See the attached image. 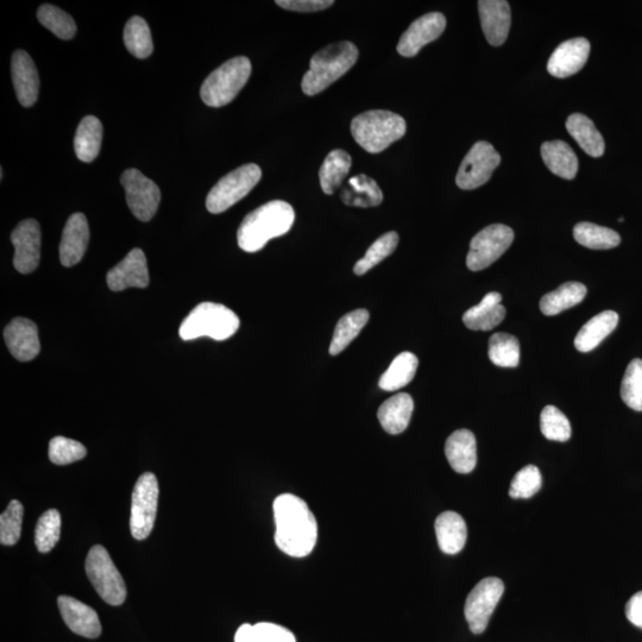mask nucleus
<instances>
[{
	"mask_svg": "<svg viewBox=\"0 0 642 642\" xmlns=\"http://www.w3.org/2000/svg\"><path fill=\"white\" fill-rule=\"evenodd\" d=\"M273 508L279 549L295 558L310 555L317 544L318 524L306 502L298 496L282 494Z\"/></svg>",
	"mask_w": 642,
	"mask_h": 642,
	"instance_id": "f257e3e1",
	"label": "nucleus"
},
{
	"mask_svg": "<svg viewBox=\"0 0 642 642\" xmlns=\"http://www.w3.org/2000/svg\"><path fill=\"white\" fill-rule=\"evenodd\" d=\"M294 220V209L286 201L274 200L258 207L239 226V248L245 253H257L272 239L288 234L293 228Z\"/></svg>",
	"mask_w": 642,
	"mask_h": 642,
	"instance_id": "f03ea898",
	"label": "nucleus"
},
{
	"mask_svg": "<svg viewBox=\"0 0 642 642\" xmlns=\"http://www.w3.org/2000/svg\"><path fill=\"white\" fill-rule=\"evenodd\" d=\"M358 49L349 41L330 44L313 55L310 71L302 78L301 88L306 96H316L336 83L356 64Z\"/></svg>",
	"mask_w": 642,
	"mask_h": 642,
	"instance_id": "7ed1b4c3",
	"label": "nucleus"
},
{
	"mask_svg": "<svg viewBox=\"0 0 642 642\" xmlns=\"http://www.w3.org/2000/svg\"><path fill=\"white\" fill-rule=\"evenodd\" d=\"M407 131L404 118L398 113L374 110L362 113L352 119L351 134L360 146L370 154H379Z\"/></svg>",
	"mask_w": 642,
	"mask_h": 642,
	"instance_id": "20e7f679",
	"label": "nucleus"
},
{
	"mask_svg": "<svg viewBox=\"0 0 642 642\" xmlns=\"http://www.w3.org/2000/svg\"><path fill=\"white\" fill-rule=\"evenodd\" d=\"M238 329L239 318L234 311L214 302H203L182 321L179 335L184 341L210 337L220 342L234 336Z\"/></svg>",
	"mask_w": 642,
	"mask_h": 642,
	"instance_id": "39448f33",
	"label": "nucleus"
},
{
	"mask_svg": "<svg viewBox=\"0 0 642 642\" xmlns=\"http://www.w3.org/2000/svg\"><path fill=\"white\" fill-rule=\"evenodd\" d=\"M251 75V62L245 56L226 61L213 71L201 86L200 96L210 107L228 105L247 85Z\"/></svg>",
	"mask_w": 642,
	"mask_h": 642,
	"instance_id": "423d86ee",
	"label": "nucleus"
},
{
	"mask_svg": "<svg viewBox=\"0 0 642 642\" xmlns=\"http://www.w3.org/2000/svg\"><path fill=\"white\" fill-rule=\"evenodd\" d=\"M85 569L100 599L113 607L124 603L128 595L127 585L104 546L92 547L86 558Z\"/></svg>",
	"mask_w": 642,
	"mask_h": 642,
	"instance_id": "0eeeda50",
	"label": "nucleus"
},
{
	"mask_svg": "<svg viewBox=\"0 0 642 642\" xmlns=\"http://www.w3.org/2000/svg\"><path fill=\"white\" fill-rule=\"evenodd\" d=\"M262 178L261 168L254 163L235 169L225 175L212 188L206 199V207L213 214L229 210L254 190Z\"/></svg>",
	"mask_w": 642,
	"mask_h": 642,
	"instance_id": "6e6552de",
	"label": "nucleus"
},
{
	"mask_svg": "<svg viewBox=\"0 0 642 642\" xmlns=\"http://www.w3.org/2000/svg\"><path fill=\"white\" fill-rule=\"evenodd\" d=\"M160 488L157 478L146 472L136 482L131 499L130 530L136 540L147 539L155 525Z\"/></svg>",
	"mask_w": 642,
	"mask_h": 642,
	"instance_id": "1a4fd4ad",
	"label": "nucleus"
},
{
	"mask_svg": "<svg viewBox=\"0 0 642 642\" xmlns=\"http://www.w3.org/2000/svg\"><path fill=\"white\" fill-rule=\"evenodd\" d=\"M514 241V231L507 225L493 224L472 238L467 257L471 272H480L492 266L506 253Z\"/></svg>",
	"mask_w": 642,
	"mask_h": 642,
	"instance_id": "9d476101",
	"label": "nucleus"
},
{
	"mask_svg": "<svg viewBox=\"0 0 642 642\" xmlns=\"http://www.w3.org/2000/svg\"><path fill=\"white\" fill-rule=\"evenodd\" d=\"M503 593L505 585L497 577L484 578L471 590L465 602L464 614L472 633L482 634L486 631Z\"/></svg>",
	"mask_w": 642,
	"mask_h": 642,
	"instance_id": "9b49d317",
	"label": "nucleus"
},
{
	"mask_svg": "<svg viewBox=\"0 0 642 642\" xmlns=\"http://www.w3.org/2000/svg\"><path fill=\"white\" fill-rule=\"evenodd\" d=\"M500 163L501 156L492 144L484 141L477 142L459 167L457 186L465 191L476 190L487 184Z\"/></svg>",
	"mask_w": 642,
	"mask_h": 642,
	"instance_id": "f8f14e48",
	"label": "nucleus"
},
{
	"mask_svg": "<svg viewBox=\"0 0 642 642\" xmlns=\"http://www.w3.org/2000/svg\"><path fill=\"white\" fill-rule=\"evenodd\" d=\"M122 186L132 214L141 222H149L159 209L161 191L153 180L138 169H128L122 174Z\"/></svg>",
	"mask_w": 642,
	"mask_h": 642,
	"instance_id": "ddd939ff",
	"label": "nucleus"
},
{
	"mask_svg": "<svg viewBox=\"0 0 642 642\" xmlns=\"http://www.w3.org/2000/svg\"><path fill=\"white\" fill-rule=\"evenodd\" d=\"M15 247L14 266L21 274H30L41 260V228L35 219L23 220L11 234Z\"/></svg>",
	"mask_w": 642,
	"mask_h": 642,
	"instance_id": "4468645a",
	"label": "nucleus"
},
{
	"mask_svg": "<svg viewBox=\"0 0 642 642\" xmlns=\"http://www.w3.org/2000/svg\"><path fill=\"white\" fill-rule=\"evenodd\" d=\"M445 28L446 18L440 12H431L418 18L401 36L398 44L399 54L405 58H413L426 44L439 39Z\"/></svg>",
	"mask_w": 642,
	"mask_h": 642,
	"instance_id": "2eb2a0df",
	"label": "nucleus"
},
{
	"mask_svg": "<svg viewBox=\"0 0 642 642\" xmlns=\"http://www.w3.org/2000/svg\"><path fill=\"white\" fill-rule=\"evenodd\" d=\"M106 281L113 292H122L132 287H148L149 270L146 255L141 249L131 250L122 262L107 273Z\"/></svg>",
	"mask_w": 642,
	"mask_h": 642,
	"instance_id": "dca6fc26",
	"label": "nucleus"
},
{
	"mask_svg": "<svg viewBox=\"0 0 642 642\" xmlns=\"http://www.w3.org/2000/svg\"><path fill=\"white\" fill-rule=\"evenodd\" d=\"M589 55L590 43L584 37L565 41L551 55L547 71L555 78H569L581 71Z\"/></svg>",
	"mask_w": 642,
	"mask_h": 642,
	"instance_id": "f3484780",
	"label": "nucleus"
},
{
	"mask_svg": "<svg viewBox=\"0 0 642 642\" xmlns=\"http://www.w3.org/2000/svg\"><path fill=\"white\" fill-rule=\"evenodd\" d=\"M5 343L11 355L20 362L33 361L40 354L41 344L39 330L34 321L16 318L6 326L4 331Z\"/></svg>",
	"mask_w": 642,
	"mask_h": 642,
	"instance_id": "a211bd4d",
	"label": "nucleus"
},
{
	"mask_svg": "<svg viewBox=\"0 0 642 642\" xmlns=\"http://www.w3.org/2000/svg\"><path fill=\"white\" fill-rule=\"evenodd\" d=\"M11 74L18 102L24 107L33 106L39 98L40 78L35 62L24 50L12 55Z\"/></svg>",
	"mask_w": 642,
	"mask_h": 642,
	"instance_id": "6ab92c4d",
	"label": "nucleus"
},
{
	"mask_svg": "<svg viewBox=\"0 0 642 642\" xmlns=\"http://www.w3.org/2000/svg\"><path fill=\"white\" fill-rule=\"evenodd\" d=\"M58 604L62 619L72 632L87 639L100 637L102 625L96 610L71 596H60Z\"/></svg>",
	"mask_w": 642,
	"mask_h": 642,
	"instance_id": "aec40b11",
	"label": "nucleus"
},
{
	"mask_svg": "<svg viewBox=\"0 0 642 642\" xmlns=\"http://www.w3.org/2000/svg\"><path fill=\"white\" fill-rule=\"evenodd\" d=\"M478 11L482 30L492 46L499 47L506 42L511 29V6L506 0H481Z\"/></svg>",
	"mask_w": 642,
	"mask_h": 642,
	"instance_id": "412c9836",
	"label": "nucleus"
},
{
	"mask_svg": "<svg viewBox=\"0 0 642 642\" xmlns=\"http://www.w3.org/2000/svg\"><path fill=\"white\" fill-rule=\"evenodd\" d=\"M90 242V229L83 213H74L67 220L60 244L62 266L73 267L86 253Z\"/></svg>",
	"mask_w": 642,
	"mask_h": 642,
	"instance_id": "4be33fe9",
	"label": "nucleus"
},
{
	"mask_svg": "<svg viewBox=\"0 0 642 642\" xmlns=\"http://www.w3.org/2000/svg\"><path fill=\"white\" fill-rule=\"evenodd\" d=\"M445 455L451 468L458 474H470L477 464V445L474 433L469 430L453 432L446 440Z\"/></svg>",
	"mask_w": 642,
	"mask_h": 642,
	"instance_id": "5701e85b",
	"label": "nucleus"
},
{
	"mask_svg": "<svg viewBox=\"0 0 642 642\" xmlns=\"http://www.w3.org/2000/svg\"><path fill=\"white\" fill-rule=\"evenodd\" d=\"M501 294L486 295L477 306L471 307L463 316V323L470 330L490 331L499 326L506 317V308L501 304Z\"/></svg>",
	"mask_w": 642,
	"mask_h": 642,
	"instance_id": "b1692460",
	"label": "nucleus"
},
{
	"mask_svg": "<svg viewBox=\"0 0 642 642\" xmlns=\"http://www.w3.org/2000/svg\"><path fill=\"white\" fill-rule=\"evenodd\" d=\"M438 545L446 555H457L464 549L468 538V528L461 515L445 512L436 520Z\"/></svg>",
	"mask_w": 642,
	"mask_h": 642,
	"instance_id": "393cba45",
	"label": "nucleus"
},
{
	"mask_svg": "<svg viewBox=\"0 0 642 642\" xmlns=\"http://www.w3.org/2000/svg\"><path fill=\"white\" fill-rule=\"evenodd\" d=\"M414 411V401L412 396L406 393H400L383 402L377 412L383 430L389 434H400L406 430L411 421Z\"/></svg>",
	"mask_w": 642,
	"mask_h": 642,
	"instance_id": "a878e982",
	"label": "nucleus"
},
{
	"mask_svg": "<svg viewBox=\"0 0 642 642\" xmlns=\"http://www.w3.org/2000/svg\"><path fill=\"white\" fill-rule=\"evenodd\" d=\"M619 324V314L614 311H604L591 318L575 338L578 351L589 352L599 346Z\"/></svg>",
	"mask_w": 642,
	"mask_h": 642,
	"instance_id": "bb28decb",
	"label": "nucleus"
},
{
	"mask_svg": "<svg viewBox=\"0 0 642 642\" xmlns=\"http://www.w3.org/2000/svg\"><path fill=\"white\" fill-rule=\"evenodd\" d=\"M541 157L553 174L566 180L576 178L578 159L568 143L564 141L545 142L541 146Z\"/></svg>",
	"mask_w": 642,
	"mask_h": 642,
	"instance_id": "cd10ccee",
	"label": "nucleus"
},
{
	"mask_svg": "<svg viewBox=\"0 0 642 642\" xmlns=\"http://www.w3.org/2000/svg\"><path fill=\"white\" fill-rule=\"evenodd\" d=\"M341 199L345 205L367 209L381 205L383 193L374 179L361 174L349 179L341 192Z\"/></svg>",
	"mask_w": 642,
	"mask_h": 642,
	"instance_id": "c85d7f7f",
	"label": "nucleus"
},
{
	"mask_svg": "<svg viewBox=\"0 0 642 642\" xmlns=\"http://www.w3.org/2000/svg\"><path fill=\"white\" fill-rule=\"evenodd\" d=\"M103 141V125L94 116L81 121L74 138V150L80 161L90 163L97 159Z\"/></svg>",
	"mask_w": 642,
	"mask_h": 642,
	"instance_id": "c756f323",
	"label": "nucleus"
},
{
	"mask_svg": "<svg viewBox=\"0 0 642 642\" xmlns=\"http://www.w3.org/2000/svg\"><path fill=\"white\" fill-rule=\"evenodd\" d=\"M566 129L575 138L585 153L591 157H601L604 154V140L595 124L582 113H574L566 121Z\"/></svg>",
	"mask_w": 642,
	"mask_h": 642,
	"instance_id": "7c9ffc66",
	"label": "nucleus"
},
{
	"mask_svg": "<svg viewBox=\"0 0 642 642\" xmlns=\"http://www.w3.org/2000/svg\"><path fill=\"white\" fill-rule=\"evenodd\" d=\"M587 292V287L583 283L566 282L540 300V310L545 316H557V314L581 304Z\"/></svg>",
	"mask_w": 642,
	"mask_h": 642,
	"instance_id": "2f4dec72",
	"label": "nucleus"
},
{
	"mask_svg": "<svg viewBox=\"0 0 642 642\" xmlns=\"http://www.w3.org/2000/svg\"><path fill=\"white\" fill-rule=\"evenodd\" d=\"M351 169V156L346 151L336 149L331 151L320 167L319 180L321 190L327 195L336 193L342 186Z\"/></svg>",
	"mask_w": 642,
	"mask_h": 642,
	"instance_id": "473e14b6",
	"label": "nucleus"
},
{
	"mask_svg": "<svg viewBox=\"0 0 642 642\" xmlns=\"http://www.w3.org/2000/svg\"><path fill=\"white\" fill-rule=\"evenodd\" d=\"M418 357L412 352H402L394 358L386 373L381 376L379 386L386 392H396L414 379L418 370Z\"/></svg>",
	"mask_w": 642,
	"mask_h": 642,
	"instance_id": "72a5a7b5",
	"label": "nucleus"
},
{
	"mask_svg": "<svg viewBox=\"0 0 642 642\" xmlns=\"http://www.w3.org/2000/svg\"><path fill=\"white\" fill-rule=\"evenodd\" d=\"M370 314L367 310H356L345 314L338 321L335 332H333L330 345V355L341 354L360 335L364 326L368 324Z\"/></svg>",
	"mask_w": 642,
	"mask_h": 642,
	"instance_id": "f704fd0d",
	"label": "nucleus"
},
{
	"mask_svg": "<svg viewBox=\"0 0 642 642\" xmlns=\"http://www.w3.org/2000/svg\"><path fill=\"white\" fill-rule=\"evenodd\" d=\"M574 237L577 243L593 250L613 249L621 242L618 232L593 223L577 224Z\"/></svg>",
	"mask_w": 642,
	"mask_h": 642,
	"instance_id": "c9c22d12",
	"label": "nucleus"
},
{
	"mask_svg": "<svg viewBox=\"0 0 642 642\" xmlns=\"http://www.w3.org/2000/svg\"><path fill=\"white\" fill-rule=\"evenodd\" d=\"M124 43L129 53L137 59H147L153 53L154 44L153 39H151L150 28L142 17H132L125 25Z\"/></svg>",
	"mask_w": 642,
	"mask_h": 642,
	"instance_id": "e433bc0d",
	"label": "nucleus"
},
{
	"mask_svg": "<svg viewBox=\"0 0 642 642\" xmlns=\"http://www.w3.org/2000/svg\"><path fill=\"white\" fill-rule=\"evenodd\" d=\"M489 358L497 367L515 368L520 363L518 338L508 333H495L489 341Z\"/></svg>",
	"mask_w": 642,
	"mask_h": 642,
	"instance_id": "4c0bfd02",
	"label": "nucleus"
},
{
	"mask_svg": "<svg viewBox=\"0 0 642 642\" xmlns=\"http://www.w3.org/2000/svg\"><path fill=\"white\" fill-rule=\"evenodd\" d=\"M37 18L44 28L52 31L61 40H71L77 34V24L67 12L54 5L44 4L37 11Z\"/></svg>",
	"mask_w": 642,
	"mask_h": 642,
	"instance_id": "58836bf2",
	"label": "nucleus"
},
{
	"mask_svg": "<svg viewBox=\"0 0 642 642\" xmlns=\"http://www.w3.org/2000/svg\"><path fill=\"white\" fill-rule=\"evenodd\" d=\"M399 244V235L396 232H388L381 236L371 245L364 257L355 264L354 273L358 276L367 274L369 270L380 264L387 257L392 255Z\"/></svg>",
	"mask_w": 642,
	"mask_h": 642,
	"instance_id": "ea45409f",
	"label": "nucleus"
},
{
	"mask_svg": "<svg viewBox=\"0 0 642 642\" xmlns=\"http://www.w3.org/2000/svg\"><path fill=\"white\" fill-rule=\"evenodd\" d=\"M61 535V515L56 509H49L37 521L35 545L41 553H48L59 543Z\"/></svg>",
	"mask_w": 642,
	"mask_h": 642,
	"instance_id": "a19ab883",
	"label": "nucleus"
},
{
	"mask_svg": "<svg viewBox=\"0 0 642 642\" xmlns=\"http://www.w3.org/2000/svg\"><path fill=\"white\" fill-rule=\"evenodd\" d=\"M540 430L546 439L560 443L568 442L572 432L569 419L555 406H546L541 412Z\"/></svg>",
	"mask_w": 642,
	"mask_h": 642,
	"instance_id": "79ce46f5",
	"label": "nucleus"
},
{
	"mask_svg": "<svg viewBox=\"0 0 642 642\" xmlns=\"http://www.w3.org/2000/svg\"><path fill=\"white\" fill-rule=\"evenodd\" d=\"M621 398L634 411L642 412V360L629 363L621 383Z\"/></svg>",
	"mask_w": 642,
	"mask_h": 642,
	"instance_id": "37998d69",
	"label": "nucleus"
},
{
	"mask_svg": "<svg viewBox=\"0 0 642 642\" xmlns=\"http://www.w3.org/2000/svg\"><path fill=\"white\" fill-rule=\"evenodd\" d=\"M24 508L20 501L10 502L8 508L0 516V543L12 546L18 543L22 534Z\"/></svg>",
	"mask_w": 642,
	"mask_h": 642,
	"instance_id": "c03bdc74",
	"label": "nucleus"
},
{
	"mask_svg": "<svg viewBox=\"0 0 642 642\" xmlns=\"http://www.w3.org/2000/svg\"><path fill=\"white\" fill-rule=\"evenodd\" d=\"M87 455L85 446L77 440L55 437L49 443V459L56 465H68L84 459Z\"/></svg>",
	"mask_w": 642,
	"mask_h": 642,
	"instance_id": "a18cd8bd",
	"label": "nucleus"
},
{
	"mask_svg": "<svg viewBox=\"0 0 642 642\" xmlns=\"http://www.w3.org/2000/svg\"><path fill=\"white\" fill-rule=\"evenodd\" d=\"M543 484L540 470L534 465H527L520 471L516 472L509 488V495L512 499H530L537 494Z\"/></svg>",
	"mask_w": 642,
	"mask_h": 642,
	"instance_id": "49530a36",
	"label": "nucleus"
},
{
	"mask_svg": "<svg viewBox=\"0 0 642 642\" xmlns=\"http://www.w3.org/2000/svg\"><path fill=\"white\" fill-rule=\"evenodd\" d=\"M255 642H297L292 632L275 623L261 622L254 626Z\"/></svg>",
	"mask_w": 642,
	"mask_h": 642,
	"instance_id": "de8ad7c7",
	"label": "nucleus"
},
{
	"mask_svg": "<svg viewBox=\"0 0 642 642\" xmlns=\"http://www.w3.org/2000/svg\"><path fill=\"white\" fill-rule=\"evenodd\" d=\"M275 3L282 9L297 12H317L335 4L333 0H278Z\"/></svg>",
	"mask_w": 642,
	"mask_h": 642,
	"instance_id": "09e8293b",
	"label": "nucleus"
},
{
	"mask_svg": "<svg viewBox=\"0 0 642 642\" xmlns=\"http://www.w3.org/2000/svg\"><path fill=\"white\" fill-rule=\"evenodd\" d=\"M626 616L629 622L642 629V591L633 595L626 604Z\"/></svg>",
	"mask_w": 642,
	"mask_h": 642,
	"instance_id": "8fccbe9b",
	"label": "nucleus"
},
{
	"mask_svg": "<svg viewBox=\"0 0 642 642\" xmlns=\"http://www.w3.org/2000/svg\"><path fill=\"white\" fill-rule=\"evenodd\" d=\"M235 642H255L254 626L245 623L239 627L235 635Z\"/></svg>",
	"mask_w": 642,
	"mask_h": 642,
	"instance_id": "3c124183",
	"label": "nucleus"
}]
</instances>
